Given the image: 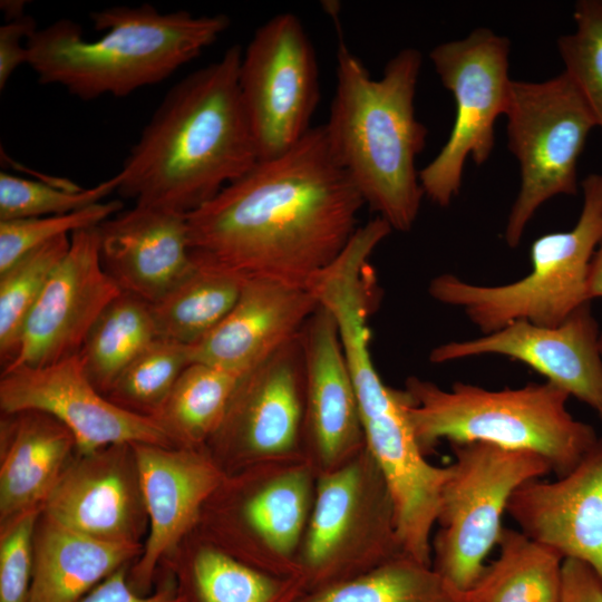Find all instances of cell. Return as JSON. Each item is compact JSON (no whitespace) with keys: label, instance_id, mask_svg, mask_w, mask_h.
<instances>
[{"label":"cell","instance_id":"cell-23","mask_svg":"<svg viewBox=\"0 0 602 602\" xmlns=\"http://www.w3.org/2000/svg\"><path fill=\"white\" fill-rule=\"evenodd\" d=\"M142 552L138 542L100 540L45 518L36 538L28 602H79Z\"/></svg>","mask_w":602,"mask_h":602},{"label":"cell","instance_id":"cell-10","mask_svg":"<svg viewBox=\"0 0 602 602\" xmlns=\"http://www.w3.org/2000/svg\"><path fill=\"white\" fill-rule=\"evenodd\" d=\"M509 40L478 28L466 38L443 42L429 59L455 100V122L445 145L419 171V182L433 203L446 207L458 195L466 159L484 164L494 148V124L506 114L513 80L509 78Z\"/></svg>","mask_w":602,"mask_h":602},{"label":"cell","instance_id":"cell-12","mask_svg":"<svg viewBox=\"0 0 602 602\" xmlns=\"http://www.w3.org/2000/svg\"><path fill=\"white\" fill-rule=\"evenodd\" d=\"M0 407L4 414L35 410L56 418L74 436L80 456L114 445L171 447L176 441L158 419L103 397L80 352L52 365L2 372Z\"/></svg>","mask_w":602,"mask_h":602},{"label":"cell","instance_id":"cell-26","mask_svg":"<svg viewBox=\"0 0 602 602\" xmlns=\"http://www.w3.org/2000/svg\"><path fill=\"white\" fill-rule=\"evenodd\" d=\"M245 280L195 264L159 300L151 303L157 334L185 346L207 336L236 303Z\"/></svg>","mask_w":602,"mask_h":602},{"label":"cell","instance_id":"cell-3","mask_svg":"<svg viewBox=\"0 0 602 602\" xmlns=\"http://www.w3.org/2000/svg\"><path fill=\"white\" fill-rule=\"evenodd\" d=\"M421 62L418 49L404 48L375 79L340 41L336 90L322 125L332 155L365 205L399 232L411 230L425 196L416 157L428 130L414 104Z\"/></svg>","mask_w":602,"mask_h":602},{"label":"cell","instance_id":"cell-38","mask_svg":"<svg viewBox=\"0 0 602 602\" xmlns=\"http://www.w3.org/2000/svg\"><path fill=\"white\" fill-rule=\"evenodd\" d=\"M79 602H182V600L177 588L172 582H165L152 594H139L130 586L125 566H123L95 586Z\"/></svg>","mask_w":602,"mask_h":602},{"label":"cell","instance_id":"cell-7","mask_svg":"<svg viewBox=\"0 0 602 602\" xmlns=\"http://www.w3.org/2000/svg\"><path fill=\"white\" fill-rule=\"evenodd\" d=\"M583 206L569 231L538 236L531 245V271L502 285H478L455 274L434 278L429 294L438 302L459 308L482 334L516 321L542 327L562 323L591 302L588 273L602 241V174H589L581 183Z\"/></svg>","mask_w":602,"mask_h":602},{"label":"cell","instance_id":"cell-17","mask_svg":"<svg viewBox=\"0 0 602 602\" xmlns=\"http://www.w3.org/2000/svg\"><path fill=\"white\" fill-rule=\"evenodd\" d=\"M149 534L128 577L139 594L149 589L159 560L194 524L201 505L220 482L217 469L192 449L130 445Z\"/></svg>","mask_w":602,"mask_h":602},{"label":"cell","instance_id":"cell-2","mask_svg":"<svg viewBox=\"0 0 602 602\" xmlns=\"http://www.w3.org/2000/svg\"><path fill=\"white\" fill-rule=\"evenodd\" d=\"M242 52L227 48L168 90L117 173L122 196L187 215L256 164L239 85Z\"/></svg>","mask_w":602,"mask_h":602},{"label":"cell","instance_id":"cell-1","mask_svg":"<svg viewBox=\"0 0 602 602\" xmlns=\"http://www.w3.org/2000/svg\"><path fill=\"white\" fill-rule=\"evenodd\" d=\"M362 206L323 126L312 127L186 215L192 259L243 280L314 289L359 229Z\"/></svg>","mask_w":602,"mask_h":602},{"label":"cell","instance_id":"cell-9","mask_svg":"<svg viewBox=\"0 0 602 602\" xmlns=\"http://www.w3.org/2000/svg\"><path fill=\"white\" fill-rule=\"evenodd\" d=\"M507 146L520 164L521 187L504 237L517 247L538 207L556 195L577 192V162L595 119L566 75L541 82L513 80Z\"/></svg>","mask_w":602,"mask_h":602},{"label":"cell","instance_id":"cell-25","mask_svg":"<svg viewBox=\"0 0 602 602\" xmlns=\"http://www.w3.org/2000/svg\"><path fill=\"white\" fill-rule=\"evenodd\" d=\"M499 554L486 564L464 602H560L563 559L520 530L504 527Z\"/></svg>","mask_w":602,"mask_h":602},{"label":"cell","instance_id":"cell-32","mask_svg":"<svg viewBox=\"0 0 602 602\" xmlns=\"http://www.w3.org/2000/svg\"><path fill=\"white\" fill-rule=\"evenodd\" d=\"M305 470L288 472L254 495L245 506V517L265 544L280 555H289L304 526L310 498Z\"/></svg>","mask_w":602,"mask_h":602},{"label":"cell","instance_id":"cell-40","mask_svg":"<svg viewBox=\"0 0 602 602\" xmlns=\"http://www.w3.org/2000/svg\"><path fill=\"white\" fill-rule=\"evenodd\" d=\"M560 602H602V579L584 562L563 560Z\"/></svg>","mask_w":602,"mask_h":602},{"label":"cell","instance_id":"cell-19","mask_svg":"<svg viewBox=\"0 0 602 602\" xmlns=\"http://www.w3.org/2000/svg\"><path fill=\"white\" fill-rule=\"evenodd\" d=\"M319 305L314 289L245 280L226 317L190 346L191 360L242 376L300 333Z\"/></svg>","mask_w":602,"mask_h":602},{"label":"cell","instance_id":"cell-34","mask_svg":"<svg viewBox=\"0 0 602 602\" xmlns=\"http://www.w3.org/2000/svg\"><path fill=\"white\" fill-rule=\"evenodd\" d=\"M119 177L100 182L89 188L74 184L57 186L0 174V221L62 215L104 202L117 191Z\"/></svg>","mask_w":602,"mask_h":602},{"label":"cell","instance_id":"cell-28","mask_svg":"<svg viewBox=\"0 0 602 602\" xmlns=\"http://www.w3.org/2000/svg\"><path fill=\"white\" fill-rule=\"evenodd\" d=\"M301 602H464L434 567L400 552L360 575L333 583Z\"/></svg>","mask_w":602,"mask_h":602},{"label":"cell","instance_id":"cell-33","mask_svg":"<svg viewBox=\"0 0 602 602\" xmlns=\"http://www.w3.org/2000/svg\"><path fill=\"white\" fill-rule=\"evenodd\" d=\"M194 602H278L285 585L224 553L204 550L191 571Z\"/></svg>","mask_w":602,"mask_h":602},{"label":"cell","instance_id":"cell-18","mask_svg":"<svg viewBox=\"0 0 602 602\" xmlns=\"http://www.w3.org/2000/svg\"><path fill=\"white\" fill-rule=\"evenodd\" d=\"M104 270L123 292L148 303L166 294L195 265L186 215L136 204L98 226Z\"/></svg>","mask_w":602,"mask_h":602},{"label":"cell","instance_id":"cell-37","mask_svg":"<svg viewBox=\"0 0 602 602\" xmlns=\"http://www.w3.org/2000/svg\"><path fill=\"white\" fill-rule=\"evenodd\" d=\"M41 507L4 522L0 540V602H28L32 567V536Z\"/></svg>","mask_w":602,"mask_h":602},{"label":"cell","instance_id":"cell-5","mask_svg":"<svg viewBox=\"0 0 602 602\" xmlns=\"http://www.w3.org/2000/svg\"><path fill=\"white\" fill-rule=\"evenodd\" d=\"M407 412L425 455L441 440L487 443L535 453L561 477L570 473L598 439L591 425L567 410L570 396L553 383L491 390L466 382L443 389L409 377L404 388Z\"/></svg>","mask_w":602,"mask_h":602},{"label":"cell","instance_id":"cell-6","mask_svg":"<svg viewBox=\"0 0 602 602\" xmlns=\"http://www.w3.org/2000/svg\"><path fill=\"white\" fill-rule=\"evenodd\" d=\"M367 318L362 310L348 309L337 320L365 446L389 493L401 551L431 565L430 535L449 468L425 458L408 417L405 390L388 387L378 375L369 349Z\"/></svg>","mask_w":602,"mask_h":602},{"label":"cell","instance_id":"cell-11","mask_svg":"<svg viewBox=\"0 0 602 602\" xmlns=\"http://www.w3.org/2000/svg\"><path fill=\"white\" fill-rule=\"evenodd\" d=\"M239 85L259 161L287 152L312 128L319 67L295 14L279 13L255 30L242 52Z\"/></svg>","mask_w":602,"mask_h":602},{"label":"cell","instance_id":"cell-8","mask_svg":"<svg viewBox=\"0 0 602 602\" xmlns=\"http://www.w3.org/2000/svg\"><path fill=\"white\" fill-rule=\"evenodd\" d=\"M439 504L433 567L458 592L469 590L504 528L502 517L522 484L552 473L542 456L487 443L452 444Z\"/></svg>","mask_w":602,"mask_h":602},{"label":"cell","instance_id":"cell-21","mask_svg":"<svg viewBox=\"0 0 602 602\" xmlns=\"http://www.w3.org/2000/svg\"><path fill=\"white\" fill-rule=\"evenodd\" d=\"M304 355L305 427L321 460L331 466L365 444L353 381L338 323L320 303L301 330Z\"/></svg>","mask_w":602,"mask_h":602},{"label":"cell","instance_id":"cell-15","mask_svg":"<svg viewBox=\"0 0 602 602\" xmlns=\"http://www.w3.org/2000/svg\"><path fill=\"white\" fill-rule=\"evenodd\" d=\"M506 513L531 540L590 565L602 579V436L566 475L522 484Z\"/></svg>","mask_w":602,"mask_h":602},{"label":"cell","instance_id":"cell-30","mask_svg":"<svg viewBox=\"0 0 602 602\" xmlns=\"http://www.w3.org/2000/svg\"><path fill=\"white\" fill-rule=\"evenodd\" d=\"M70 246V235L55 239L0 272V359L2 370L16 358L25 323L52 271Z\"/></svg>","mask_w":602,"mask_h":602},{"label":"cell","instance_id":"cell-39","mask_svg":"<svg viewBox=\"0 0 602 602\" xmlns=\"http://www.w3.org/2000/svg\"><path fill=\"white\" fill-rule=\"evenodd\" d=\"M37 30L31 16L23 14L10 19L0 27V89L2 90L13 71L22 64H28L27 45L22 39L28 38Z\"/></svg>","mask_w":602,"mask_h":602},{"label":"cell","instance_id":"cell-4","mask_svg":"<svg viewBox=\"0 0 602 602\" xmlns=\"http://www.w3.org/2000/svg\"><path fill=\"white\" fill-rule=\"evenodd\" d=\"M103 36L82 38L69 19L37 29L26 41L28 65L43 85H59L84 100L124 97L167 79L229 28L223 13L161 12L149 3L90 13Z\"/></svg>","mask_w":602,"mask_h":602},{"label":"cell","instance_id":"cell-42","mask_svg":"<svg viewBox=\"0 0 602 602\" xmlns=\"http://www.w3.org/2000/svg\"><path fill=\"white\" fill-rule=\"evenodd\" d=\"M599 346H600V351H601V356H602V331L600 333Z\"/></svg>","mask_w":602,"mask_h":602},{"label":"cell","instance_id":"cell-22","mask_svg":"<svg viewBox=\"0 0 602 602\" xmlns=\"http://www.w3.org/2000/svg\"><path fill=\"white\" fill-rule=\"evenodd\" d=\"M1 424L0 465L1 522L43 502L64 472L75 447L71 433L56 418L41 411L4 414Z\"/></svg>","mask_w":602,"mask_h":602},{"label":"cell","instance_id":"cell-24","mask_svg":"<svg viewBox=\"0 0 602 602\" xmlns=\"http://www.w3.org/2000/svg\"><path fill=\"white\" fill-rule=\"evenodd\" d=\"M380 472L375 462L363 477L362 465L350 463L324 475L319 483L310 522L304 562L318 590L332 583L342 551L353 537L362 513L363 489Z\"/></svg>","mask_w":602,"mask_h":602},{"label":"cell","instance_id":"cell-20","mask_svg":"<svg viewBox=\"0 0 602 602\" xmlns=\"http://www.w3.org/2000/svg\"><path fill=\"white\" fill-rule=\"evenodd\" d=\"M128 450L108 446L64 469L42 504L46 518L91 537L137 542L144 503L137 470L124 463Z\"/></svg>","mask_w":602,"mask_h":602},{"label":"cell","instance_id":"cell-13","mask_svg":"<svg viewBox=\"0 0 602 602\" xmlns=\"http://www.w3.org/2000/svg\"><path fill=\"white\" fill-rule=\"evenodd\" d=\"M98 226L70 235L68 252L25 323L18 353L2 372L48 366L79 353L99 314L123 292L103 268Z\"/></svg>","mask_w":602,"mask_h":602},{"label":"cell","instance_id":"cell-41","mask_svg":"<svg viewBox=\"0 0 602 602\" xmlns=\"http://www.w3.org/2000/svg\"><path fill=\"white\" fill-rule=\"evenodd\" d=\"M588 297L590 301L602 298V241L596 247L589 266Z\"/></svg>","mask_w":602,"mask_h":602},{"label":"cell","instance_id":"cell-31","mask_svg":"<svg viewBox=\"0 0 602 602\" xmlns=\"http://www.w3.org/2000/svg\"><path fill=\"white\" fill-rule=\"evenodd\" d=\"M190 363V346L158 337L122 371L109 399L126 409L155 417Z\"/></svg>","mask_w":602,"mask_h":602},{"label":"cell","instance_id":"cell-36","mask_svg":"<svg viewBox=\"0 0 602 602\" xmlns=\"http://www.w3.org/2000/svg\"><path fill=\"white\" fill-rule=\"evenodd\" d=\"M123 206L118 200L104 201L62 215L0 221V272L40 245L100 225Z\"/></svg>","mask_w":602,"mask_h":602},{"label":"cell","instance_id":"cell-14","mask_svg":"<svg viewBox=\"0 0 602 602\" xmlns=\"http://www.w3.org/2000/svg\"><path fill=\"white\" fill-rule=\"evenodd\" d=\"M600 333L588 302L559 326L516 321L475 339L439 344L430 351L429 360L446 363L484 355L508 357L590 406L602 420Z\"/></svg>","mask_w":602,"mask_h":602},{"label":"cell","instance_id":"cell-29","mask_svg":"<svg viewBox=\"0 0 602 602\" xmlns=\"http://www.w3.org/2000/svg\"><path fill=\"white\" fill-rule=\"evenodd\" d=\"M242 376L192 362L181 373L154 418L164 425L176 441L200 443L220 428Z\"/></svg>","mask_w":602,"mask_h":602},{"label":"cell","instance_id":"cell-27","mask_svg":"<svg viewBox=\"0 0 602 602\" xmlns=\"http://www.w3.org/2000/svg\"><path fill=\"white\" fill-rule=\"evenodd\" d=\"M156 338L151 303L122 292L99 314L80 350L88 378L109 394L122 371Z\"/></svg>","mask_w":602,"mask_h":602},{"label":"cell","instance_id":"cell-35","mask_svg":"<svg viewBox=\"0 0 602 602\" xmlns=\"http://www.w3.org/2000/svg\"><path fill=\"white\" fill-rule=\"evenodd\" d=\"M575 30L559 38L557 49L571 78L602 130V1L580 0Z\"/></svg>","mask_w":602,"mask_h":602},{"label":"cell","instance_id":"cell-16","mask_svg":"<svg viewBox=\"0 0 602 602\" xmlns=\"http://www.w3.org/2000/svg\"><path fill=\"white\" fill-rule=\"evenodd\" d=\"M304 394L300 331L240 378L213 436L258 456L290 453L303 427Z\"/></svg>","mask_w":602,"mask_h":602}]
</instances>
